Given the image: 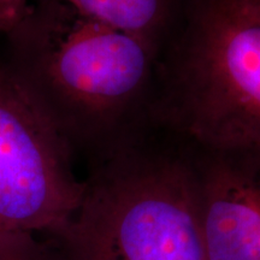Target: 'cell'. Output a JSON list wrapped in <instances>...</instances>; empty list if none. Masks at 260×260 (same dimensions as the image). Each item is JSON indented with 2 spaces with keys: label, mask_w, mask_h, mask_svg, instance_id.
Instances as JSON below:
<instances>
[{
  "label": "cell",
  "mask_w": 260,
  "mask_h": 260,
  "mask_svg": "<svg viewBox=\"0 0 260 260\" xmlns=\"http://www.w3.org/2000/svg\"><path fill=\"white\" fill-rule=\"evenodd\" d=\"M0 260H51L41 240L25 232H0Z\"/></svg>",
  "instance_id": "obj_7"
},
{
  "label": "cell",
  "mask_w": 260,
  "mask_h": 260,
  "mask_svg": "<svg viewBox=\"0 0 260 260\" xmlns=\"http://www.w3.org/2000/svg\"><path fill=\"white\" fill-rule=\"evenodd\" d=\"M77 15L145 38L162 47L170 23L169 0H54Z\"/></svg>",
  "instance_id": "obj_6"
},
{
  "label": "cell",
  "mask_w": 260,
  "mask_h": 260,
  "mask_svg": "<svg viewBox=\"0 0 260 260\" xmlns=\"http://www.w3.org/2000/svg\"><path fill=\"white\" fill-rule=\"evenodd\" d=\"M207 260H260V148L194 146Z\"/></svg>",
  "instance_id": "obj_5"
},
{
  "label": "cell",
  "mask_w": 260,
  "mask_h": 260,
  "mask_svg": "<svg viewBox=\"0 0 260 260\" xmlns=\"http://www.w3.org/2000/svg\"><path fill=\"white\" fill-rule=\"evenodd\" d=\"M27 16V0H0V31L18 28Z\"/></svg>",
  "instance_id": "obj_8"
},
{
  "label": "cell",
  "mask_w": 260,
  "mask_h": 260,
  "mask_svg": "<svg viewBox=\"0 0 260 260\" xmlns=\"http://www.w3.org/2000/svg\"><path fill=\"white\" fill-rule=\"evenodd\" d=\"M155 124L203 148H260V8L200 0L161 60Z\"/></svg>",
  "instance_id": "obj_2"
},
{
  "label": "cell",
  "mask_w": 260,
  "mask_h": 260,
  "mask_svg": "<svg viewBox=\"0 0 260 260\" xmlns=\"http://www.w3.org/2000/svg\"><path fill=\"white\" fill-rule=\"evenodd\" d=\"M92 160L73 218L41 240L51 260H207L190 142L140 132Z\"/></svg>",
  "instance_id": "obj_1"
},
{
  "label": "cell",
  "mask_w": 260,
  "mask_h": 260,
  "mask_svg": "<svg viewBox=\"0 0 260 260\" xmlns=\"http://www.w3.org/2000/svg\"><path fill=\"white\" fill-rule=\"evenodd\" d=\"M35 54L37 83L27 84L69 140L92 139L98 152L151 121L159 45L54 2L35 31Z\"/></svg>",
  "instance_id": "obj_3"
},
{
  "label": "cell",
  "mask_w": 260,
  "mask_h": 260,
  "mask_svg": "<svg viewBox=\"0 0 260 260\" xmlns=\"http://www.w3.org/2000/svg\"><path fill=\"white\" fill-rule=\"evenodd\" d=\"M71 142L24 80L0 68V232L56 233L82 203Z\"/></svg>",
  "instance_id": "obj_4"
},
{
  "label": "cell",
  "mask_w": 260,
  "mask_h": 260,
  "mask_svg": "<svg viewBox=\"0 0 260 260\" xmlns=\"http://www.w3.org/2000/svg\"><path fill=\"white\" fill-rule=\"evenodd\" d=\"M253 2H254V3H255V4H256V5H258V6H259V8H260V0H253Z\"/></svg>",
  "instance_id": "obj_9"
}]
</instances>
